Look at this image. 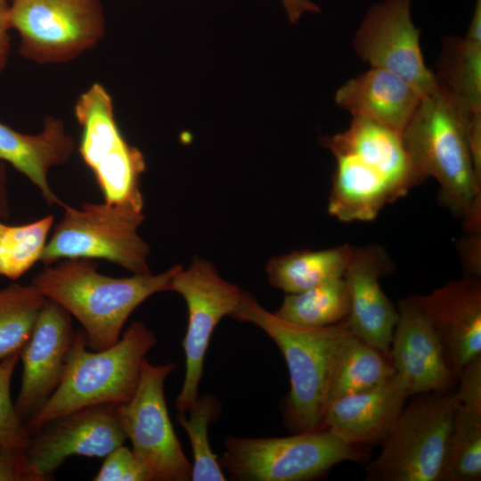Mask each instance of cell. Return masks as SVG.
<instances>
[{
  "instance_id": "cell-27",
  "label": "cell",
  "mask_w": 481,
  "mask_h": 481,
  "mask_svg": "<svg viewBox=\"0 0 481 481\" xmlns=\"http://www.w3.org/2000/svg\"><path fill=\"white\" fill-rule=\"evenodd\" d=\"M481 479V412L458 404L439 481Z\"/></svg>"
},
{
  "instance_id": "cell-18",
  "label": "cell",
  "mask_w": 481,
  "mask_h": 481,
  "mask_svg": "<svg viewBox=\"0 0 481 481\" xmlns=\"http://www.w3.org/2000/svg\"><path fill=\"white\" fill-rule=\"evenodd\" d=\"M409 396L404 382L395 374L375 388L331 401L322 429L362 449L381 445Z\"/></svg>"
},
{
  "instance_id": "cell-22",
  "label": "cell",
  "mask_w": 481,
  "mask_h": 481,
  "mask_svg": "<svg viewBox=\"0 0 481 481\" xmlns=\"http://www.w3.org/2000/svg\"><path fill=\"white\" fill-rule=\"evenodd\" d=\"M320 143L332 155L353 154L375 163L407 192L424 181L410 159L402 134L369 118L352 116L346 130L321 138Z\"/></svg>"
},
{
  "instance_id": "cell-24",
  "label": "cell",
  "mask_w": 481,
  "mask_h": 481,
  "mask_svg": "<svg viewBox=\"0 0 481 481\" xmlns=\"http://www.w3.org/2000/svg\"><path fill=\"white\" fill-rule=\"evenodd\" d=\"M395 374L388 355L352 333L338 355L328 404L337 398L375 388Z\"/></svg>"
},
{
  "instance_id": "cell-3",
  "label": "cell",
  "mask_w": 481,
  "mask_h": 481,
  "mask_svg": "<svg viewBox=\"0 0 481 481\" xmlns=\"http://www.w3.org/2000/svg\"><path fill=\"white\" fill-rule=\"evenodd\" d=\"M231 317L256 325L281 352L290 381V390L281 406L289 430H322L334 368L353 333L346 320L324 327L299 326L266 310L247 291H243Z\"/></svg>"
},
{
  "instance_id": "cell-17",
  "label": "cell",
  "mask_w": 481,
  "mask_h": 481,
  "mask_svg": "<svg viewBox=\"0 0 481 481\" xmlns=\"http://www.w3.org/2000/svg\"><path fill=\"white\" fill-rule=\"evenodd\" d=\"M389 357L410 396L454 387L442 346L427 317L410 296L398 303Z\"/></svg>"
},
{
  "instance_id": "cell-33",
  "label": "cell",
  "mask_w": 481,
  "mask_h": 481,
  "mask_svg": "<svg viewBox=\"0 0 481 481\" xmlns=\"http://www.w3.org/2000/svg\"><path fill=\"white\" fill-rule=\"evenodd\" d=\"M0 481H45L29 461L25 450L0 443Z\"/></svg>"
},
{
  "instance_id": "cell-30",
  "label": "cell",
  "mask_w": 481,
  "mask_h": 481,
  "mask_svg": "<svg viewBox=\"0 0 481 481\" xmlns=\"http://www.w3.org/2000/svg\"><path fill=\"white\" fill-rule=\"evenodd\" d=\"M53 219L49 215L21 225H1L0 275L17 280L40 261Z\"/></svg>"
},
{
  "instance_id": "cell-20",
  "label": "cell",
  "mask_w": 481,
  "mask_h": 481,
  "mask_svg": "<svg viewBox=\"0 0 481 481\" xmlns=\"http://www.w3.org/2000/svg\"><path fill=\"white\" fill-rule=\"evenodd\" d=\"M422 95L399 76L371 68L345 82L335 93V102L352 116L369 118L403 133Z\"/></svg>"
},
{
  "instance_id": "cell-42",
  "label": "cell",
  "mask_w": 481,
  "mask_h": 481,
  "mask_svg": "<svg viewBox=\"0 0 481 481\" xmlns=\"http://www.w3.org/2000/svg\"><path fill=\"white\" fill-rule=\"evenodd\" d=\"M4 1H7V2H8L9 0H4Z\"/></svg>"
},
{
  "instance_id": "cell-34",
  "label": "cell",
  "mask_w": 481,
  "mask_h": 481,
  "mask_svg": "<svg viewBox=\"0 0 481 481\" xmlns=\"http://www.w3.org/2000/svg\"><path fill=\"white\" fill-rule=\"evenodd\" d=\"M456 388L459 404L481 412V355L473 358L462 370Z\"/></svg>"
},
{
  "instance_id": "cell-15",
  "label": "cell",
  "mask_w": 481,
  "mask_h": 481,
  "mask_svg": "<svg viewBox=\"0 0 481 481\" xmlns=\"http://www.w3.org/2000/svg\"><path fill=\"white\" fill-rule=\"evenodd\" d=\"M430 323L455 379L481 355V276L466 274L428 295H412Z\"/></svg>"
},
{
  "instance_id": "cell-40",
  "label": "cell",
  "mask_w": 481,
  "mask_h": 481,
  "mask_svg": "<svg viewBox=\"0 0 481 481\" xmlns=\"http://www.w3.org/2000/svg\"><path fill=\"white\" fill-rule=\"evenodd\" d=\"M10 215L5 167L0 160V219H7Z\"/></svg>"
},
{
  "instance_id": "cell-26",
  "label": "cell",
  "mask_w": 481,
  "mask_h": 481,
  "mask_svg": "<svg viewBox=\"0 0 481 481\" xmlns=\"http://www.w3.org/2000/svg\"><path fill=\"white\" fill-rule=\"evenodd\" d=\"M348 312L349 296L343 277L286 294L273 313L288 322L314 328L339 322L347 317Z\"/></svg>"
},
{
  "instance_id": "cell-37",
  "label": "cell",
  "mask_w": 481,
  "mask_h": 481,
  "mask_svg": "<svg viewBox=\"0 0 481 481\" xmlns=\"http://www.w3.org/2000/svg\"><path fill=\"white\" fill-rule=\"evenodd\" d=\"M11 30L9 22V4L0 0V73L4 69L10 53Z\"/></svg>"
},
{
  "instance_id": "cell-13",
  "label": "cell",
  "mask_w": 481,
  "mask_h": 481,
  "mask_svg": "<svg viewBox=\"0 0 481 481\" xmlns=\"http://www.w3.org/2000/svg\"><path fill=\"white\" fill-rule=\"evenodd\" d=\"M126 440L116 405L101 404L47 422L30 434L25 452L36 470L50 480L69 457L104 458Z\"/></svg>"
},
{
  "instance_id": "cell-1",
  "label": "cell",
  "mask_w": 481,
  "mask_h": 481,
  "mask_svg": "<svg viewBox=\"0 0 481 481\" xmlns=\"http://www.w3.org/2000/svg\"><path fill=\"white\" fill-rule=\"evenodd\" d=\"M469 113L437 86L421 98L402 137L415 170L423 180H436L442 202L462 219L465 232L481 233V176L468 143Z\"/></svg>"
},
{
  "instance_id": "cell-25",
  "label": "cell",
  "mask_w": 481,
  "mask_h": 481,
  "mask_svg": "<svg viewBox=\"0 0 481 481\" xmlns=\"http://www.w3.org/2000/svg\"><path fill=\"white\" fill-rule=\"evenodd\" d=\"M435 73L437 86L469 112H481V44L449 37Z\"/></svg>"
},
{
  "instance_id": "cell-10",
  "label": "cell",
  "mask_w": 481,
  "mask_h": 481,
  "mask_svg": "<svg viewBox=\"0 0 481 481\" xmlns=\"http://www.w3.org/2000/svg\"><path fill=\"white\" fill-rule=\"evenodd\" d=\"M175 369L172 362L152 364L145 358L134 395L116 405L122 430L151 481L191 480L192 464L175 433L165 399V381Z\"/></svg>"
},
{
  "instance_id": "cell-38",
  "label": "cell",
  "mask_w": 481,
  "mask_h": 481,
  "mask_svg": "<svg viewBox=\"0 0 481 481\" xmlns=\"http://www.w3.org/2000/svg\"><path fill=\"white\" fill-rule=\"evenodd\" d=\"M289 22L295 24L306 13H319L321 8L311 0H281Z\"/></svg>"
},
{
  "instance_id": "cell-21",
  "label": "cell",
  "mask_w": 481,
  "mask_h": 481,
  "mask_svg": "<svg viewBox=\"0 0 481 481\" xmlns=\"http://www.w3.org/2000/svg\"><path fill=\"white\" fill-rule=\"evenodd\" d=\"M75 150L73 138L60 118L45 117L42 130L28 135L0 122V160L24 175L41 192L49 206H61L48 181L53 167L69 161Z\"/></svg>"
},
{
  "instance_id": "cell-39",
  "label": "cell",
  "mask_w": 481,
  "mask_h": 481,
  "mask_svg": "<svg viewBox=\"0 0 481 481\" xmlns=\"http://www.w3.org/2000/svg\"><path fill=\"white\" fill-rule=\"evenodd\" d=\"M465 38L481 44V0H476Z\"/></svg>"
},
{
  "instance_id": "cell-7",
  "label": "cell",
  "mask_w": 481,
  "mask_h": 481,
  "mask_svg": "<svg viewBox=\"0 0 481 481\" xmlns=\"http://www.w3.org/2000/svg\"><path fill=\"white\" fill-rule=\"evenodd\" d=\"M62 219L54 227L40 261L104 259L133 273H150V247L140 236L143 210L102 203H84L79 208L63 203Z\"/></svg>"
},
{
  "instance_id": "cell-16",
  "label": "cell",
  "mask_w": 481,
  "mask_h": 481,
  "mask_svg": "<svg viewBox=\"0 0 481 481\" xmlns=\"http://www.w3.org/2000/svg\"><path fill=\"white\" fill-rule=\"evenodd\" d=\"M390 269L383 249L354 247L344 275L349 296L346 320L351 331L388 355L398 311L382 290L379 280Z\"/></svg>"
},
{
  "instance_id": "cell-8",
  "label": "cell",
  "mask_w": 481,
  "mask_h": 481,
  "mask_svg": "<svg viewBox=\"0 0 481 481\" xmlns=\"http://www.w3.org/2000/svg\"><path fill=\"white\" fill-rule=\"evenodd\" d=\"M74 115L81 130L79 154L94 174L104 201L143 210L141 178L145 159L122 135L110 93L102 85L93 84L77 99Z\"/></svg>"
},
{
  "instance_id": "cell-9",
  "label": "cell",
  "mask_w": 481,
  "mask_h": 481,
  "mask_svg": "<svg viewBox=\"0 0 481 481\" xmlns=\"http://www.w3.org/2000/svg\"><path fill=\"white\" fill-rule=\"evenodd\" d=\"M11 1L9 22L20 37V53L36 63L68 62L105 36L100 0Z\"/></svg>"
},
{
  "instance_id": "cell-23",
  "label": "cell",
  "mask_w": 481,
  "mask_h": 481,
  "mask_svg": "<svg viewBox=\"0 0 481 481\" xmlns=\"http://www.w3.org/2000/svg\"><path fill=\"white\" fill-rule=\"evenodd\" d=\"M353 248L343 244L321 250H294L273 257L265 266L268 281L271 286L290 294L343 278Z\"/></svg>"
},
{
  "instance_id": "cell-28",
  "label": "cell",
  "mask_w": 481,
  "mask_h": 481,
  "mask_svg": "<svg viewBox=\"0 0 481 481\" xmlns=\"http://www.w3.org/2000/svg\"><path fill=\"white\" fill-rule=\"evenodd\" d=\"M45 300L32 283H13L0 289V361L20 355Z\"/></svg>"
},
{
  "instance_id": "cell-31",
  "label": "cell",
  "mask_w": 481,
  "mask_h": 481,
  "mask_svg": "<svg viewBox=\"0 0 481 481\" xmlns=\"http://www.w3.org/2000/svg\"><path fill=\"white\" fill-rule=\"evenodd\" d=\"M20 355L0 361V443L17 448L27 447L30 432L16 412L11 397V382Z\"/></svg>"
},
{
  "instance_id": "cell-2",
  "label": "cell",
  "mask_w": 481,
  "mask_h": 481,
  "mask_svg": "<svg viewBox=\"0 0 481 481\" xmlns=\"http://www.w3.org/2000/svg\"><path fill=\"white\" fill-rule=\"evenodd\" d=\"M180 266L158 274L117 278L100 273L91 259L74 258L45 265L31 283L78 321L89 349L102 350L120 338L126 322L142 303L156 293L170 291Z\"/></svg>"
},
{
  "instance_id": "cell-19",
  "label": "cell",
  "mask_w": 481,
  "mask_h": 481,
  "mask_svg": "<svg viewBox=\"0 0 481 481\" xmlns=\"http://www.w3.org/2000/svg\"><path fill=\"white\" fill-rule=\"evenodd\" d=\"M336 168L328 212L341 222H365L408 192L376 164L358 156L334 154Z\"/></svg>"
},
{
  "instance_id": "cell-6",
  "label": "cell",
  "mask_w": 481,
  "mask_h": 481,
  "mask_svg": "<svg viewBox=\"0 0 481 481\" xmlns=\"http://www.w3.org/2000/svg\"><path fill=\"white\" fill-rule=\"evenodd\" d=\"M405 404L379 455L369 461V481H439L459 404L454 387L414 395Z\"/></svg>"
},
{
  "instance_id": "cell-12",
  "label": "cell",
  "mask_w": 481,
  "mask_h": 481,
  "mask_svg": "<svg viewBox=\"0 0 481 481\" xmlns=\"http://www.w3.org/2000/svg\"><path fill=\"white\" fill-rule=\"evenodd\" d=\"M412 0H381L366 12L353 38L356 55L371 68L388 70L412 85L422 97L436 86L424 61L420 30L412 21Z\"/></svg>"
},
{
  "instance_id": "cell-29",
  "label": "cell",
  "mask_w": 481,
  "mask_h": 481,
  "mask_svg": "<svg viewBox=\"0 0 481 481\" xmlns=\"http://www.w3.org/2000/svg\"><path fill=\"white\" fill-rule=\"evenodd\" d=\"M222 412L220 401L212 395L198 396L186 412H178L177 421L185 430L192 450V481H224L226 477L208 439V427Z\"/></svg>"
},
{
  "instance_id": "cell-35",
  "label": "cell",
  "mask_w": 481,
  "mask_h": 481,
  "mask_svg": "<svg viewBox=\"0 0 481 481\" xmlns=\"http://www.w3.org/2000/svg\"><path fill=\"white\" fill-rule=\"evenodd\" d=\"M460 252L466 274L481 276V233H469L461 241Z\"/></svg>"
},
{
  "instance_id": "cell-4",
  "label": "cell",
  "mask_w": 481,
  "mask_h": 481,
  "mask_svg": "<svg viewBox=\"0 0 481 481\" xmlns=\"http://www.w3.org/2000/svg\"><path fill=\"white\" fill-rule=\"evenodd\" d=\"M156 343L143 322H133L115 344L102 350L89 349L83 330L76 331L60 385L25 421L30 434L76 410L127 402L137 387L145 356Z\"/></svg>"
},
{
  "instance_id": "cell-41",
  "label": "cell",
  "mask_w": 481,
  "mask_h": 481,
  "mask_svg": "<svg viewBox=\"0 0 481 481\" xmlns=\"http://www.w3.org/2000/svg\"><path fill=\"white\" fill-rule=\"evenodd\" d=\"M2 224H3L0 222V227H1Z\"/></svg>"
},
{
  "instance_id": "cell-36",
  "label": "cell",
  "mask_w": 481,
  "mask_h": 481,
  "mask_svg": "<svg viewBox=\"0 0 481 481\" xmlns=\"http://www.w3.org/2000/svg\"><path fill=\"white\" fill-rule=\"evenodd\" d=\"M467 136L476 171L481 176V112H470L467 122Z\"/></svg>"
},
{
  "instance_id": "cell-14",
  "label": "cell",
  "mask_w": 481,
  "mask_h": 481,
  "mask_svg": "<svg viewBox=\"0 0 481 481\" xmlns=\"http://www.w3.org/2000/svg\"><path fill=\"white\" fill-rule=\"evenodd\" d=\"M75 332L71 315L45 298L31 335L20 353L22 377L14 407L24 423L60 385Z\"/></svg>"
},
{
  "instance_id": "cell-5",
  "label": "cell",
  "mask_w": 481,
  "mask_h": 481,
  "mask_svg": "<svg viewBox=\"0 0 481 481\" xmlns=\"http://www.w3.org/2000/svg\"><path fill=\"white\" fill-rule=\"evenodd\" d=\"M219 458L231 479L239 481H308L345 461L366 462L369 454L329 430L293 433L282 437L224 440Z\"/></svg>"
},
{
  "instance_id": "cell-32",
  "label": "cell",
  "mask_w": 481,
  "mask_h": 481,
  "mask_svg": "<svg viewBox=\"0 0 481 481\" xmlns=\"http://www.w3.org/2000/svg\"><path fill=\"white\" fill-rule=\"evenodd\" d=\"M94 481H151L147 470L132 449L118 446L104 458Z\"/></svg>"
},
{
  "instance_id": "cell-11",
  "label": "cell",
  "mask_w": 481,
  "mask_h": 481,
  "mask_svg": "<svg viewBox=\"0 0 481 481\" xmlns=\"http://www.w3.org/2000/svg\"><path fill=\"white\" fill-rule=\"evenodd\" d=\"M170 291L183 297L188 310L183 340L185 371L175 401L177 411L187 412L199 396L205 356L213 332L224 316L234 313L243 290L224 280L211 262L195 257L187 268L179 267L171 280Z\"/></svg>"
}]
</instances>
